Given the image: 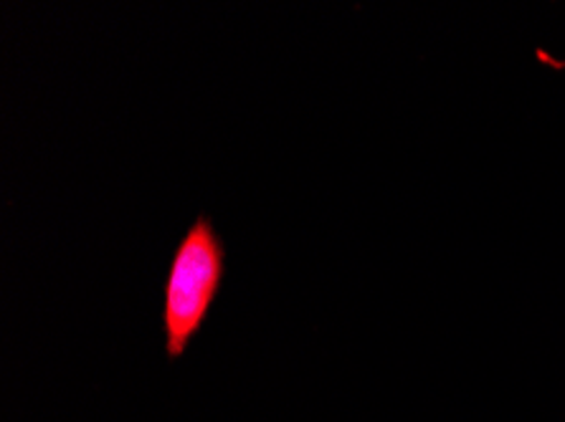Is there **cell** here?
I'll list each match as a JSON object with an SVG mask.
<instances>
[{
  "mask_svg": "<svg viewBox=\"0 0 565 422\" xmlns=\"http://www.w3.org/2000/svg\"><path fill=\"white\" fill-rule=\"evenodd\" d=\"M221 281V244L211 226L199 220L178 246L166 289L168 351L178 357L199 332Z\"/></svg>",
  "mask_w": 565,
  "mask_h": 422,
  "instance_id": "1",
  "label": "cell"
}]
</instances>
